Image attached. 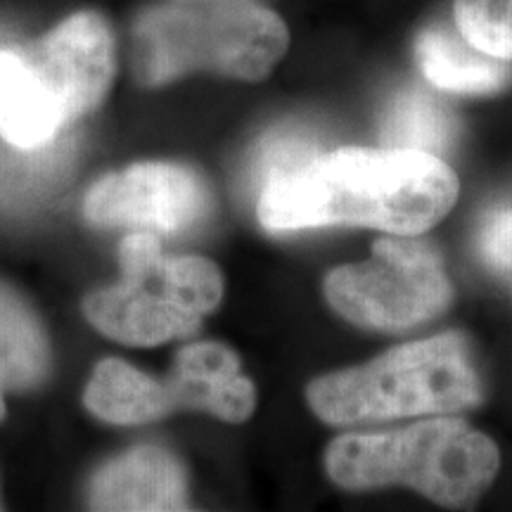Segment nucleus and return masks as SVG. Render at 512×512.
Segmentation results:
<instances>
[{"instance_id":"nucleus-1","label":"nucleus","mask_w":512,"mask_h":512,"mask_svg":"<svg viewBox=\"0 0 512 512\" xmlns=\"http://www.w3.org/2000/svg\"><path fill=\"white\" fill-rule=\"evenodd\" d=\"M458 200V178L437 155L342 147L316 155L259 192L256 214L273 233L320 226H368L420 235Z\"/></svg>"},{"instance_id":"nucleus-2","label":"nucleus","mask_w":512,"mask_h":512,"mask_svg":"<svg viewBox=\"0 0 512 512\" xmlns=\"http://www.w3.org/2000/svg\"><path fill=\"white\" fill-rule=\"evenodd\" d=\"M290 48L283 17L252 0H171L133 27V69L143 86L192 72L261 81Z\"/></svg>"},{"instance_id":"nucleus-3","label":"nucleus","mask_w":512,"mask_h":512,"mask_svg":"<svg viewBox=\"0 0 512 512\" xmlns=\"http://www.w3.org/2000/svg\"><path fill=\"white\" fill-rule=\"evenodd\" d=\"M114 36L93 10L69 15L24 48L0 50V121L24 143L43 147L110 91Z\"/></svg>"},{"instance_id":"nucleus-4","label":"nucleus","mask_w":512,"mask_h":512,"mask_svg":"<svg viewBox=\"0 0 512 512\" xmlns=\"http://www.w3.org/2000/svg\"><path fill=\"white\" fill-rule=\"evenodd\" d=\"M501 470V453L465 422L437 418L394 432L342 434L325 451V472L349 491L411 486L444 508H472Z\"/></svg>"},{"instance_id":"nucleus-5","label":"nucleus","mask_w":512,"mask_h":512,"mask_svg":"<svg viewBox=\"0 0 512 512\" xmlns=\"http://www.w3.org/2000/svg\"><path fill=\"white\" fill-rule=\"evenodd\" d=\"M311 411L328 425H363L477 406L482 380L458 332L403 344L366 366L339 370L306 389Z\"/></svg>"},{"instance_id":"nucleus-6","label":"nucleus","mask_w":512,"mask_h":512,"mask_svg":"<svg viewBox=\"0 0 512 512\" xmlns=\"http://www.w3.org/2000/svg\"><path fill=\"white\" fill-rule=\"evenodd\" d=\"M332 309L370 330H406L437 318L451 304L444 259L430 242L394 235L373 245L361 264L335 268L325 278Z\"/></svg>"},{"instance_id":"nucleus-7","label":"nucleus","mask_w":512,"mask_h":512,"mask_svg":"<svg viewBox=\"0 0 512 512\" xmlns=\"http://www.w3.org/2000/svg\"><path fill=\"white\" fill-rule=\"evenodd\" d=\"M209 190L188 166L147 162L100 178L88 190L83 214L95 226L181 233L209 214Z\"/></svg>"},{"instance_id":"nucleus-8","label":"nucleus","mask_w":512,"mask_h":512,"mask_svg":"<svg viewBox=\"0 0 512 512\" xmlns=\"http://www.w3.org/2000/svg\"><path fill=\"white\" fill-rule=\"evenodd\" d=\"M162 264L145 278H121L119 285L88 294L83 313L102 335L128 347H157L200 328L202 316L185 311L162 283Z\"/></svg>"},{"instance_id":"nucleus-9","label":"nucleus","mask_w":512,"mask_h":512,"mask_svg":"<svg viewBox=\"0 0 512 512\" xmlns=\"http://www.w3.org/2000/svg\"><path fill=\"white\" fill-rule=\"evenodd\" d=\"M164 382L176 411H207L223 422H245L254 413V384L240 373L235 351L223 344L202 342L181 349Z\"/></svg>"},{"instance_id":"nucleus-10","label":"nucleus","mask_w":512,"mask_h":512,"mask_svg":"<svg viewBox=\"0 0 512 512\" xmlns=\"http://www.w3.org/2000/svg\"><path fill=\"white\" fill-rule=\"evenodd\" d=\"M88 501L93 510H188V484L169 451L140 446L102 467Z\"/></svg>"},{"instance_id":"nucleus-11","label":"nucleus","mask_w":512,"mask_h":512,"mask_svg":"<svg viewBox=\"0 0 512 512\" xmlns=\"http://www.w3.org/2000/svg\"><path fill=\"white\" fill-rule=\"evenodd\" d=\"M415 57L425 79L451 93L489 95L501 91L510 79V62L486 55L451 27L422 31Z\"/></svg>"},{"instance_id":"nucleus-12","label":"nucleus","mask_w":512,"mask_h":512,"mask_svg":"<svg viewBox=\"0 0 512 512\" xmlns=\"http://www.w3.org/2000/svg\"><path fill=\"white\" fill-rule=\"evenodd\" d=\"M83 403L110 425H145L176 411L164 380L145 375L121 358H107L93 370Z\"/></svg>"},{"instance_id":"nucleus-13","label":"nucleus","mask_w":512,"mask_h":512,"mask_svg":"<svg viewBox=\"0 0 512 512\" xmlns=\"http://www.w3.org/2000/svg\"><path fill=\"white\" fill-rule=\"evenodd\" d=\"M50 344L36 313L15 290L0 283V375L5 389L27 392L46 380Z\"/></svg>"},{"instance_id":"nucleus-14","label":"nucleus","mask_w":512,"mask_h":512,"mask_svg":"<svg viewBox=\"0 0 512 512\" xmlns=\"http://www.w3.org/2000/svg\"><path fill=\"white\" fill-rule=\"evenodd\" d=\"M456 138V119L444 102L422 88H406L392 98L384 110V147L418 150L441 157Z\"/></svg>"},{"instance_id":"nucleus-15","label":"nucleus","mask_w":512,"mask_h":512,"mask_svg":"<svg viewBox=\"0 0 512 512\" xmlns=\"http://www.w3.org/2000/svg\"><path fill=\"white\" fill-rule=\"evenodd\" d=\"M318 155V138L306 126H280L268 131L254 147L247 164L245 185L249 192H261Z\"/></svg>"},{"instance_id":"nucleus-16","label":"nucleus","mask_w":512,"mask_h":512,"mask_svg":"<svg viewBox=\"0 0 512 512\" xmlns=\"http://www.w3.org/2000/svg\"><path fill=\"white\" fill-rule=\"evenodd\" d=\"M162 283L178 306L197 316L214 311L223 297L221 271L202 256H164Z\"/></svg>"},{"instance_id":"nucleus-17","label":"nucleus","mask_w":512,"mask_h":512,"mask_svg":"<svg viewBox=\"0 0 512 512\" xmlns=\"http://www.w3.org/2000/svg\"><path fill=\"white\" fill-rule=\"evenodd\" d=\"M453 10L465 41L512 64V0H456Z\"/></svg>"},{"instance_id":"nucleus-18","label":"nucleus","mask_w":512,"mask_h":512,"mask_svg":"<svg viewBox=\"0 0 512 512\" xmlns=\"http://www.w3.org/2000/svg\"><path fill=\"white\" fill-rule=\"evenodd\" d=\"M477 245L482 259L494 271L512 273V202L486 214Z\"/></svg>"},{"instance_id":"nucleus-19","label":"nucleus","mask_w":512,"mask_h":512,"mask_svg":"<svg viewBox=\"0 0 512 512\" xmlns=\"http://www.w3.org/2000/svg\"><path fill=\"white\" fill-rule=\"evenodd\" d=\"M3 392H5V384H3V375H0V420L5 418V399H3Z\"/></svg>"}]
</instances>
